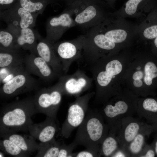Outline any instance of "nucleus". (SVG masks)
Segmentation results:
<instances>
[{
	"mask_svg": "<svg viewBox=\"0 0 157 157\" xmlns=\"http://www.w3.org/2000/svg\"><path fill=\"white\" fill-rule=\"evenodd\" d=\"M105 56L87 65L95 86V100L104 104L120 92L115 85V80L123 66L118 60Z\"/></svg>",
	"mask_w": 157,
	"mask_h": 157,
	"instance_id": "nucleus-1",
	"label": "nucleus"
},
{
	"mask_svg": "<svg viewBox=\"0 0 157 157\" xmlns=\"http://www.w3.org/2000/svg\"><path fill=\"white\" fill-rule=\"evenodd\" d=\"M33 99L27 98L3 106L0 115V135L28 130L36 112Z\"/></svg>",
	"mask_w": 157,
	"mask_h": 157,
	"instance_id": "nucleus-2",
	"label": "nucleus"
},
{
	"mask_svg": "<svg viewBox=\"0 0 157 157\" xmlns=\"http://www.w3.org/2000/svg\"><path fill=\"white\" fill-rule=\"evenodd\" d=\"M109 128L100 113L88 110L85 118L78 127L74 142L101 156L102 143L109 133Z\"/></svg>",
	"mask_w": 157,
	"mask_h": 157,
	"instance_id": "nucleus-3",
	"label": "nucleus"
},
{
	"mask_svg": "<svg viewBox=\"0 0 157 157\" xmlns=\"http://www.w3.org/2000/svg\"><path fill=\"white\" fill-rule=\"evenodd\" d=\"M138 96L132 92L120 93L104 104L100 112L108 124L109 132L117 135L122 119L136 113Z\"/></svg>",
	"mask_w": 157,
	"mask_h": 157,
	"instance_id": "nucleus-4",
	"label": "nucleus"
},
{
	"mask_svg": "<svg viewBox=\"0 0 157 157\" xmlns=\"http://www.w3.org/2000/svg\"><path fill=\"white\" fill-rule=\"evenodd\" d=\"M99 25L92 28L84 34V41L82 55L79 61L87 65L104 56L106 52L111 51L116 44L103 33H101Z\"/></svg>",
	"mask_w": 157,
	"mask_h": 157,
	"instance_id": "nucleus-5",
	"label": "nucleus"
},
{
	"mask_svg": "<svg viewBox=\"0 0 157 157\" xmlns=\"http://www.w3.org/2000/svg\"><path fill=\"white\" fill-rule=\"evenodd\" d=\"M143 69H138L132 75L133 91L142 96V87L145 97L149 95L154 96L157 88V60L151 59L145 62Z\"/></svg>",
	"mask_w": 157,
	"mask_h": 157,
	"instance_id": "nucleus-6",
	"label": "nucleus"
},
{
	"mask_svg": "<svg viewBox=\"0 0 157 157\" xmlns=\"http://www.w3.org/2000/svg\"><path fill=\"white\" fill-rule=\"evenodd\" d=\"M94 94L95 92H92L78 96L70 105L67 118L61 130L63 137L68 138L73 130L81 124L88 110L89 101Z\"/></svg>",
	"mask_w": 157,
	"mask_h": 157,
	"instance_id": "nucleus-7",
	"label": "nucleus"
},
{
	"mask_svg": "<svg viewBox=\"0 0 157 157\" xmlns=\"http://www.w3.org/2000/svg\"><path fill=\"white\" fill-rule=\"evenodd\" d=\"M100 4L77 3L68 7L74 10V19L76 27L85 33L90 29L100 25L103 19Z\"/></svg>",
	"mask_w": 157,
	"mask_h": 157,
	"instance_id": "nucleus-8",
	"label": "nucleus"
},
{
	"mask_svg": "<svg viewBox=\"0 0 157 157\" xmlns=\"http://www.w3.org/2000/svg\"><path fill=\"white\" fill-rule=\"evenodd\" d=\"M84 39L83 34L72 40L56 42L53 43L65 74L68 71L74 62L78 61L81 58Z\"/></svg>",
	"mask_w": 157,
	"mask_h": 157,
	"instance_id": "nucleus-9",
	"label": "nucleus"
},
{
	"mask_svg": "<svg viewBox=\"0 0 157 157\" xmlns=\"http://www.w3.org/2000/svg\"><path fill=\"white\" fill-rule=\"evenodd\" d=\"M63 95L56 84L40 89L33 98L36 111L47 116L56 118Z\"/></svg>",
	"mask_w": 157,
	"mask_h": 157,
	"instance_id": "nucleus-10",
	"label": "nucleus"
},
{
	"mask_svg": "<svg viewBox=\"0 0 157 157\" xmlns=\"http://www.w3.org/2000/svg\"><path fill=\"white\" fill-rule=\"evenodd\" d=\"M93 80L88 76L84 71L78 68L72 74H64L58 78L56 85L63 95L79 96V95L89 89Z\"/></svg>",
	"mask_w": 157,
	"mask_h": 157,
	"instance_id": "nucleus-11",
	"label": "nucleus"
},
{
	"mask_svg": "<svg viewBox=\"0 0 157 157\" xmlns=\"http://www.w3.org/2000/svg\"><path fill=\"white\" fill-rule=\"evenodd\" d=\"M73 9L66 7L58 15L48 18L46 24L45 39L53 43L59 40L69 29L76 26Z\"/></svg>",
	"mask_w": 157,
	"mask_h": 157,
	"instance_id": "nucleus-12",
	"label": "nucleus"
},
{
	"mask_svg": "<svg viewBox=\"0 0 157 157\" xmlns=\"http://www.w3.org/2000/svg\"><path fill=\"white\" fill-rule=\"evenodd\" d=\"M38 15L24 9L18 1L8 9L0 11L1 20L7 24L22 28L34 27Z\"/></svg>",
	"mask_w": 157,
	"mask_h": 157,
	"instance_id": "nucleus-13",
	"label": "nucleus"
},
{
	"mask_svg": "<svg viewBox=\"0 0 157 157\" xmlns=\"http://www.w3.org/2000/svg\"><path fill=\"white\" fill-rule=\"evenodd\" d=\"M37 82L25 69L0 88L1 97L9 98L31 91L36 88Z\"/></svg>",
	"mask_w": 157,
	"mask_h": 157,
	"instance_id": "nucleus-14",
	"label": "nucleus"
},
{
	"mask_svg": "<svg viewBox=\"0 0 157 157\" xmlns=\"http://www.w3.org/2000/svg\"><path fill=\"white\" fill-rule=\"evenodd\" d=\"M7 28L15 36V50H28L31 53L36 54V47L40 35L38 31L32 28H22L11 24H7Z\"/></svg>",
	"mask_w": 157,
	"mask_h": 157,
	"instance_id": "nucleus-15",
	"label": "nucleus"
},
{
	"mask_svg": "<svg viewBox=\"0 0 157 157\" xmlns=\"http://www.w3.org/2000/svg\"><path fill=\"white\" fill-rule=\"evenodd\" d=\"M24 64L29 73L45 81H50L59 77L43 59L35 54L31 53L24 56Z\"/></svg>",
	"mask_w": 157,
	"mask_h": 157,
	"instance_id": "nucleus-16",
	"label": "nucleus"
},
{
	"mask_svg": "<svg viewBox=\"0 0 157 157\" xmlns=\"http://www.w3.org/2000/svg\"><path fill=\"white\" fill-rule=\"evenodd\" d=\"M145 123L139 118L131 116L122 119L117 134L121 148L129 152L128 147L129 144Z\"/></svg>",
	"mask_w": 157,
	"mask_h": 157,
	"instance_id": "nucleus-17",
	"label": "nucleus"
},
{
	"mask_svg": "<svg viewBox=\"0 0 157 157\" xmlns=\"http://www.w3.org/2000/svg\"><path fill=\"white\" fill-rule=\"evenodd\" d=\"M36 55L43 59L59 77L65 74L53 43L43 38L40 35L38 40Z\"/></svg>",
	"mask_w": 157,
	"mask_h": 157,
	"instance_id": "nucleus-18",
	"label": "nucleus"
},
{
	"mask_svg": "<svg viewBox=\"0 0 157 157\" xmlns=\"http://www.w3.org/2000/svg\"><path fill=\"white\" fill-rule=\"evenodd\" d=\"M59 129L56 118L47 116L44 122L32 124L28 129L31 136L41 143L49 142L54 139Z\"/></svg>",
	"mask_w": 157,
	"mask_h": 157,
	"instance_id": "nucleus-19",
	"label": "nucleus"
},
{
	"mask_svg": "<svg viewBox=\"0 0 157 157\" xmlns=\"http://www.w3.org/2000/svg\"><path fill=\"white\" fill-rule=\"evenodd\" d=\"M136 113L151 125L157 124V98L144 97L138 99Z\"/></svg>",
	"mask_w": 157,
	"mask_h": 157,
	"instance_id": "nucleus-20",
	"label": "nucleus"
},
{
	"mask_svg": "<svg viewBox=\"0 0 157 157\" xmlns=\"http://www.w3.org/2000/svg\"><path fill=\"white\" fill-rule=\"evenodd\" d=\"M154 132L152 125L145 123L129 145L128 150L131 157H138L146 143V140Z\"/></svg>",
	"mask_w": 157,
	"mask_h": 157,
	"instance_id": "nucleus-21",
	"label": "nucleus"
},
{
	"mask_svg": "<svg viewBox=\"0 0 157 157\" xmlns=\"http://www.w3.org/2000/svg\"><path fill=\"white\" fill-rule=\"evenodd\" d=\"M1 137L9 139L18 146L29 156L36 151L40 147L34 138L30 135H22L16 133L0 135Z\"/></svg>",
	"mask_w": 157,
	"mask_h": 157,
	"instance_id": "nucleus-22",
	"label": "nucleus"
},
{
	"mask_svg": "<svg viewBox=\"0 0 157 157\" xmlns=\"http://www.w3.org/2000/svg\"><path fill=\"white\" fill-rule=\"evenodd\" d=\"M58 0H18L20 5L28 11L39 15L42 14L49 5Z\"/></svg>",
	"mask_w": 157,
	"mask_h": 157,
	"instance_id": "nucleus-23",
	"label": "nucleus"
},
{
	"mask_svg": "<svg viewBox=\"0 0 157 157\" xmlns=\"http://www.w3.org/2000/svg\"><path fill=\"white\" fill-rule=\"evenodd\" d=\"M24 58L20 50L0 51V68L24 63Z\"/></svg>",
	"mask_w": 157,
	"mask_h": 157,
	"instance_id": "nucleus-24",
	"label": "nucleus"
},
{
	"mask_svg": "<svg viewBox=\"0 0 157 157\" xmlns=\"http://www.w3.org/2000/svg\"><path fill=\"white\" fill-rule=\"evenodd\" d=\"M120 147L117 135L109 132L101 146V154L105 157H112Z\"/></svg>",
	"mask_w": 157,
	"mask_h": 157,
	"instance_id": "nucleus-25",
	"label": "nucleus"
},
{
	"mask_svg": "<svg viewBox=\"0 0 157 157\" xmlns=\"http://www.w3.org/2000/svg\"><path fill=\"white\" fill-rule=\"evenodd\" d=\"M61 145L54 139L47 142L41 143L35 156L58 157Z\"/></svg>",
	"mask_w": 157,
	"mask_h": 157,
	"instance_id": "nucleus-26",
	"label": "nucleus"
},
{
	"mask_svg": "<svg viewBox=\"0 0 157 157\" xmlns=\"http://www.w3.org/2000/svg\"><path fill=\"white\" fill-rule=\"evenodd\" d=\"M0 147L4 153L11 156L23 157L29 156V155L23 151L16 144L8 139L1 137Z\"/></svg>",
	"mask_w": 157,
	"mask_h": 157,
	"instance_id": "nucleus-27",
	"label": "nucleus"
},
{
	"mask_svg": "<svg viewBox=\"0 0 157 157\" xmlns=\"http://www.w3.org/2000/svg\"><path fill=\"white\" fill-rule=\"evenodd\" d=\"M15 37L13 32L8 28L0 31V51H9L14 49Z\"/></svg>",
	"mask_w": 157,
	"mask_h": 157,
	"instance_id": "nucleus-28",
	"label": "nucleus"
},
{
	"mask_svg": "<svg viewBox=\"0 0 157 157\" xmlns=\"http://www.w3.org/2000/svg\"><path fill=\"white\" fill-rule=\"evenodd\" d=\"M24 63L0 68V84L8 81L25 69Z\"/></svg>",
	"mask_w": 157,
	"mask_h": 157,
	"instance_id": "nucleus-29",
	"label": "nucleus"
},
{
	"mask_svg": "<svg viewBox=\"0 0 157 157\" xmlns=\"http://www.w3.org/2000/svg\"><path fill=\"white\" fill-rule=\"evenodd\" d=\"M105 35L115 43L124 41L126 39L127 33L124 30L121 29H113L106 31Z\"/></svg>",
	"mask_w": 157,
	"mask_h": 157,
	"instance_id": "nucleus-30",
	"label": "nucleus"
},
{
	"mask_svg": "<svg viewBox=\"0 0 157 157\" xmlns=\"http://www.w3.org/2000/svg\"><path fill=\"white\" fill-rule=\"evenodd\" d=\"M76 145L74 142L68 145H61L58 157H73L72 152Z\"/></svg>",
	"mask_w": 157,
	"mask_h": 157,
	"instance_id": "nucleus-31",
	"label": "nucleus"
},
{
	"mask_svg": "<svg viewBox=\"0 0 157 157\" xmlns=\"http://www.w3.org/2000/svg\"><path fill=\"white\" fill-rule=\"evenodd\" d=\"M156 154L154 149L151 144L146 143L140 153L138 156L139 157H154Z\"/></svg>",
	"mask_w": 157,
	"mask_h": 157,
	"instance_id": "nucleus-32",
	"label": "nucleus"
},
{
	"mask_svg": "<svg viewBox=\"0 0 157 157\" xmlns=\"http://www.w3.org/2000/svg\"><path fill=\"white\" fill-rule=\"evenodd\" d=\"M142 0H129L126 3L125 11L129 15H132L136 12L138 5Z\"/></svg>",
	"mask_w": 157,
	"mask_h": 157,
	"instance_id": "nucleus-33",
	"label": "nucleus"
},
{
	"mask_svg": "<svg viewBox=\"0 0 157 157\" xmlns=\"http://www.w3.org/2000/svg\"><path fill=\"white\" fill-rule=\"evenodd\" d=\"M144 37L148 39H152L157 37V25L150 26L146 28L144 31Z\"/></svg>",
	"mask_w": 157,
	"mask_h": 157,
	"instance_id": "nucleus-34",
	"label": "nucleus"
},
{
	"mask_svg": "<svg viewBox=\"0 0 157 157\" xmlns=\"http://www.w3.org/2000/svg\"><path fill=\"white\" fill-rule=\"evenodd\" d=\"M63 2L66 7H69L77 3H94L100 4V0H59Z\"/></svg>",
	"mask_w": 157,
	"mask_h": 157,
	"instance_id": "nucleus-35",
	"label": "nucleus"
},
{
	"mask_svg": "<svg viewBox=\"0 0 157 157\" xmlns=\"http://www.w3.org/2000/svg\"><path fill=\"white\" fill-rule=\"evenodd\" d=\"M74 154L73 156L76 157H99L98 155L95 153L88 149L81 151Z\"/></svg>",
	"mask_w": 157,
	"mask_h": 157,
	"instance_id": "nucleus-36",
	"label": "nucleus"
},
{
	"mask_svg": "<svg viewBox=\"0 0 157 157\" xmlns=\"http://www.w3.org/2000/svg\"><path fill=\"white\" fill-rule=\"evenodd\" d=\"M18 0H0V10L8 9Z\"/></svg>",
	"mask_w": 157,
	"mask_h": 157,
	"instance_id": "nucleus-37",
	"label": "nucleus"
},
{
	"mask_svg": "<svg viewBox=\"0 0 157 157\" xmlns=\"http://www.w3.org/2000/svg\"><path fill=\"white\" fill-rule=\"evenodd\" d=\"M112 157H131V155L128 151L122 149L120 147L114 154Z\"/></svg>",
	"mask_w": 157,
	"mask_h": 157,
	"instance_id": "nucleus-38",
	"label": "nucleus"
},
{
	"mask_svg": "<svg viewBox=\"0 0 157 157\" xmlns=\"http://www.w3.org/2000/svg\"><path fill=\"white\" fill-rule=\"evenodd\" d=\"M156 133H157L155 135L154 140L151 144L154 149L156 155L157 156V132Z\"/></svg>",
	"mask_w": 157,
	"mask_h": 157,
	"instance_id": "nucleus-39",
	"label": "nucleus"
},
{
	"mask_svg": "<svg viewBox=\"0 0 157 157\" xmlns=\"http://www.w3.org/2000/svg\"><path fill=\"white\" fill-rule=\"evenodd\" d=\"M152 125L154 129V132H157V124Z\"/></svg>",
	"mask_w": 157,
	"mask_h": 157,
	"instance_id": "nucleus-40",
	"label": "nucleus"
},
{
	"mask_svg": "<svg viewBox=\"0 0 157 157\" xmlns=\"http://www.w3.org/2000/svg\"><path fill=\"white\" fill-rule=\"evenodd\" d=\"M154 43L155 47L157 48V37L154 40Z\"/></svg>",
	"mask_w": 157,
	"mask_h": 157,
	"instance_id": "nucleus-41",
	"label": "nucleus"
},
{
	"mask_svg": "<svg viewBox=\"0 0 157 157\" xmlns=\"http://www.w3.org/2000/svg\"><path fill=\"white\" fill-rule=\"evenodd\" d=\"M4 154H3V151H0V157H4Z\"/></svg>",
	"mask_w": 157,
	"mask_h": 157,
	"instance_id": "nucleus-42",
	"label": "nucleus"
}]
</instances>
